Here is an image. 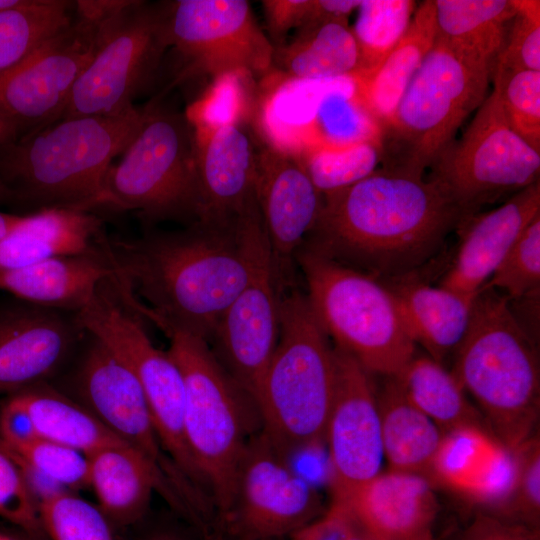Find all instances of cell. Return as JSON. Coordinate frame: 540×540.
<instances>
[{"instance_id": "4fadbf2b", "label": "cell", "mask_w": 540, "mask_h": 540, "mask_svg": "<svg viewBox=\"0 0 540 540\" xmlns=\"http://www.w3.org/2000/svg\"><path fill=\"white\" fill-rule=\"evenodd\" d=\"M431 167V178L466 219L486 204L538 183L540 151L512 129L493 89L461 138L453 141Z\"/></svg>"}, {"instance_id": "5b68a950", "label": "cell", "mask_w": 540, "mask_h": 540, "mask_svg": "<svg viewBox=\"0 0 540 540\" xmlns=\"http://www.w3.org/2000/svg\"><path fill=\"white\" fill-rule=\"evenodd\" d=\"M334 379V347L306 295L282 293L278 342L255 396L261 431L276 449L289 457L324 443Z\"/></svg>"}, {"instance_id": "ba28073f", "label": "cell", "mask_w": 540, "mask_h": 540, "mask_svg": "<svg viewBox=\"0 0 540 540\" xmlns=\"http://www.w3.org/2000/svg\"><path fill=\"white\" fill-rule=\"evenodd\" d=\"M297 263L321 328L368 373L396 376L416 353L396 298L379 279L303 246Z\"/></svg>"}, {"instance_id": "f546056e", "label": "cell", "mask_w": 540, "mask_h": 540, "mask_svg": "<svg viewBox=\"0 0 540 540\" xmlns=\"http://www.w3.org/2000/svg\"><path fill=\"white\" fill-rule=\"evenodd\" d=\"M376 393L384 458L392 471L418 474L432 483L444 432L403 395L393 377Z\"/></svg>"}, {"instance_id": "836d02e7", "label": "cell", "mask_w": 540, "mask_h": 540, "mask_svg": "<svg viewBox=\"0 0 540 540\" xmlns=\"http://www.w3.org/2000/svg\"><path fill=\"white\" fill-rule=\"evenodd\" d=\"M75 2L32 0L0 12V74L8 71L73 20Z\"/></svg>"}, {"instance_id": "1f68e13d", "label": "cell", "mask_w": 540, "mask_h": 540, "mask_svg": "<svg viewBox=\"0 0 540 540\" xmlns=\"http://www.w3.org/2000/svg\"><path fill=\"white\" fill-rule=\"evenodd\" d=\"M12 395L28 412L41 438L68 446L86 456L108 448H133L86 407L46 382Z\"/></svg>"}, {"instance_id": "7dc6e473", "label": "cell", "mask_w": 540, "mask_h": 540, "mask_svg": "<svg viewBox=\"0 0 540 540\" xmlns=\"http://www.w3.org/2000/svg\"><path fill=\"white\" fill-rule=\"evenodd\" d=\"M289 540H371L346 507L331 502L317 519Z\"/></svg>"}, {"instance_id": "9a60e30c", "label": "cell", "mask_w": 540, "mask_h": 540, "mask_svg": "<svg viewBox=\"0 0 540 540\" xmlns=\"http://www.w3.org/2000/svg\"><path fill=\"white\" fill-rule=\"evenodd\" d=\"M324 513L317 488L262 431L240 461L221 531L237 540L290 538Z\"/></svg>"}, {"instance_id": "7c38bea8", "label": "cell", "mask_w": 540, "mask_h": 540, "mask_svg": "<svg viewBox=\"0 0 540 540\" xmlns=\"http://www.w3.org/2000/svg\"><path fill=\"white\" fill-rule=\"evenodd\" d=\"M120 1H76L72 22L0 74V121L16 139L62 118L74 85L91 60L102 21Z\"/></svg>"}, {"instance_id": "91938a15", "label": "cell", "mask_w": 540, "mask_h": 540, "mask_svg": "<svg viewBox=\"0 0 540 540\" xmlns=\"http://www.w3.org/2000/svg\"><path fill=\"white\" fill-rule=\"evenodd\" d=\"M371 540H379V539H375V538H372V537H371Z\"/></svg>"}, {"instance_id": "7bdbcfd3", "label": "cell", "mask_w": 540, "mask_h": 540, "mask_svg": "<svg viewBox=\"0 0 540 540\" xmlns=\"http://www.w3.org/2000/svg\"><path fill=\"white\" fill-rule=\"evenodd\" d=\"M517 476L513 492L501 514L506 520L539 529L540 519V441L531 436L513 450ZM501 517V518H503Z\"/></svg>"}, {"instance_id": "680465c9", "label": "cell", "mask_w": 540, "mask_h": 540, "mask_svg": "<svg viewBox=\"0 0 540 540\" xmlns=\"http://www.w3.org/2000/svg\"><path fill=\"white\" fill-rule=\"evenodd\" d=\"M420 540H435V539L433 538L432 533H431V534H429V535L423 537V538L420 539Z\"/></svg>"}, {"instance_id": "e575fe53", "label": "cell", "mask_w": 540, "mask_h": 540, "mask_svg": "<svg viewBox=\"0 0 540 540\" xmlns=\"http://www.w3.org/2000/svg\"><path fill=\"white\" fill-rule=\"evenodd\" d=\"M0 446L24 473L37 500L55 490L89 487V463L83 453L41 437L21 445Z\"/></svg>"}, {"instance_id": "83f0119b", "label": "cell", "mask_w": 540, "mask_h": 540, "mask_svg": "<svg viewBox=\"0 0 540 540\" xmlns=\"http://www.w3.org/2000/svg\"><path fill=\"white\" fill-rule=\"evenodd\" d=\"M436 41L434 0L417 5L401 40L371 73L352 78L355 93L380 129L396 108Z\"/></svg>"}, {"instance_id": "11a10c76", "label": "cell", "mask_w": 540, "mask_h": 540, "mask_svg": "<svg viewBox=\"0 0 540 540\" xmlns=\"http://www.w3.org/2000/svg\"><path fill=\"white\" fill-rule=\"evenodd\" d=\"M16 140L13 131L3 122L0 121V144Z\"/></svg>"}, {"instance_id": "816d5d0a", "label": "cell", "mask_w": 540, "mask_h": 540, "mask_svg": "<svg viewBox=\"0 0 540 540\" xmlns=\"http://www.w3.org/2000/svg\"><path fill=\"white\" fill-rule=\"evenodd\" d=\"M140 540H204L200 536H192L188 531L175 526L156 527L147 532Z\"/></svg>"}, {"instance_id": "ffe728a7", "label": "cell", "mask_w": 540, "mask_h": 540, "mask_svg": "<svg viewBox=\"0 0 540 540\" xmlns=\"http://www.w3.org/2000/svg\"><path fill=\"white\" fill-rule=\"evenodd\" d=\"M86 335L77 313L17 298L0 302V394L46 382Z\"/></svg>"}, {"instance_id": "6da1fadb", "label": "cell", "mask_w": 540, "mask_h": 540, "mask_svg": "<svg viewBox=\"0 0 540 540\" xmlns=\"http://www.w3.org/2000/svg\"><path fill=\"white\" fill-rule=\"evenodd\" d=\"M243 217L132 239L108 237L114 277L138 303L140 317L163 333L180 330L209 343L249 278Z\"/></svg>"}, {"instance_id": "d6986e66", "label": "cell", "mask_w": 540, "mask_h": 540, "mask_svg": "<svg viewBox=\"0 0 540 540\" xmlns=\"http://www.w3.org/2000/svg\"><path fill=\"white\" fill-rule=\"evenodd\" d=\"M256 198L280 295L294 288L297 255L321 213L323 195L295 155L256 148Z\"/></svg>"}, {"instance_id": "60d3db41", "label": "cell", "mask_w": 540, "mask_h": 540, "mask_svg": "<svg viewBox=\"0 0 540 540\" xmlns=\"http://www.w3.org/2000/svg\"><path fill=\"white\" fill-rule=\"evenodd\" d=\"M492 78L510 126L540 151V71L494 67Z\"/></svg>"}, {"instance_id": "f1b7e54d", "label": "cell", "mask_w": 540, "mask_h": 540, "mask_svg": "<svg viewBox=\"0 0 540 540\" xmlns=\"http://www.w3.org/2000/svg\"><path fill=\"white\" fill-rule=\"evenodd\" d=\"M292 81L353 78L361 69L359 48L347 20L324 19L299 29L275 47L274 66Z\"/></svg>"}, {"instance_id": "cb8c5ba5", "label": "cell", "mask_w": 540, "mask_h": 540, "mask_svg": "<svg viewBox=\"0 0 540 540\" xmlns=\"http://www.w3.org/2000/svg\"><path fill=\"white\" fill-rule=\"evenodd\" d=\"M89 487L98 508L117 527H129L146 514L158 492L185 520V508L159 471L133 448H108L89 456Z\"/></svg>"}, {"instance_id": "ac0fdd59", "label": "cell", "mask_w": 540, "mask_h": 540, "mask_svg": "<svg viewBox=\"0 0 540 540\" xmlns=\"http://www.w3.org/2000/svg\"><path fill=\"white\" fill-rule=\"evenodd\" d=\"M334 358V391L324 442L328 446L332 502H342L381 473L384 452L370 373L336 347Z\"/></svg>"}, {"instance_id": "d4e9b609", "label": "cell", "mask_w": 540, "mask_h": 540, "mask_svg": "<svg viewBox=\"0 0 540 540\" xmlns=\"http://www.w3.org/2000/svg\"><path fill=\"white\" fill-rule=\"evenodd\" d=\"M114 273L107 239L99 252L53 257L0 272V290L34 305L78 313Z\"/></svg>"}, {"instance_id": "603a6c76", "label": "cell", "mask_w": 540, "mask_h": 540, "mask_svg": "<svg viewBox=\"0 0 540 540\" xmlns=\"http://www.w3.org/2000/svg\"><path fill=\"white\" fill-rule=\"evenodd\" d=\"M333 503L346 507L365 532L379 540L422 539L431 534L438 509L430 480L392 470Z\"/></svg>"}, {"instance_id": "8d00e7d4", "label": "cell", "mask_w": 540, "mask_h": 540, "mask_svg": "<svg viewBox=\"0 0 540 540\" xmlns=\"http://www.w3.org/2000/svg\"><path fill=\"white\" fill-rule=\"evenodd\" d=\"M416 7L412 0H361L351 28L361 61L355 77L368 75L380 65L408 30Z\"/></svg>"}, {"instance_id": "db71d44e", "label": "cell", "mask_w": 540, "mask_h": 540, "mask_svg": "<svg viewBox=\"0 0 540 540\" xmlns=\"http://www.w3.org/2000/svg\"><path fill=\"white\" fill-rule=\"evenodd\" d=\"M31 1L32 0H0V12L25 7L29 5Z\"/></svg>"}, {"instance_id": "b9f144b4", "label": "cell", "mask_w": 540, "mask_h": 540, "mask_svg": "<svg viewBox=\"0 0 540 540\" xmlns=\"http://www.w3.org/2000/svg\"><path fill=\"white\" fill-rule=\"evenodd\" d=\"M484 287L509 301L538 294L540 287V215L522 232Z\"/></svg>"}, {"instance_id": "8fae6325", "label": "cell", "mask_w": 540, "mask_h": 540, "mask_svg": "<svg viewBox=\"0 0 540 540\" xmlns=\"http://www.w3.org/2000/svg\"><path fill=\"white\" fill-rule=\"evenodd\" d=\"M170 48L162 3L122 1L101 23L93 56L61 119L116 115L156 79Z\"/></svg>"}, {"instance_id": "ab89813d", "label": "cell", "mask_w": 540, "mask_h": 540, "mask_svg": "<svg viewBox=\"0 0 540 540\" xmlns=\"http://www.w3.org/2000/svg\"><path fill=\"white\" fill-rule=\"evenodd\" d=\"M498 442L480 426L444 433L434 460L433 481L464 493Z\"/></svg>"}, {"instance_id": "277c9868", "label": "cell", "mask_w": 540, "mask_h": 540, "mask_svg": "<svg viewBox=\"0 0 540 540\" xmlns=\"http://www.w3.org/2000/svg\"><path fill=\"white\" fill-rule=\"evenodd\" d=\"M452 374L502 445L514 450L533 436L540 409L538 357L510 301L492 288L483 287L474 300Z\"/></svg>"}, {"instance_id": "d590c367", "label": "cell", "mask_w": 540, "mask_h": 540, "mask_svg": "<svg viewBox=\"0 0 540 540\" xmlns=\"http://www.w3.org/2000/svg\"><path fill=\"white\" fill-rule=\"evenodd\" d=\"M380 139L381 129L359 100L354 87L351 95L333 90L319 97L301 150L312 144L347 146Z\"/></svg>"}, {"instance_id": "52a82bcc", "label": "cell", "mask_w": 540, "mask_h": 540, "mask_svg": "<svg viewBox=\"0 0 540 540\" xmlns=\"http://www.w3.org/2000/svg\"><path fill=\"white\" fill-rule=\"evenodd\" d=\"M100 208L134 211L147 226L200 220L194 128L185 112L156 102L142 108L136 134L107 173Z\"/></svg>"}, {"instance_id": "d6a6232c", "label": "cell", "mask_w": 540, "mask_h": 540, "mask_svg": "<svg viewBox=\"0 0 540 540\" xmlns=\"http://www.w3.org/2000/svg\"><path fill=\"white\" fill-rule=\"evenodd\" d=\"M406 399L444 433L462 426H481L478 412L445 367L416 353L393 377Z\"/></svg>"}, {"instance_id": "4316f807", "label": "cell", "mask_w": 540, "mask_h": 540, "mask_svg": "<svg viewBox=\"0 0 540 540\" xmlns=\"http://www.w3.org/2000/svg\"><path fill=\"white\" fill-rule=\"evenodd\" d=\"M394 280L393 292L414 344L443 365L454 356L468 329L475 298L410 278Z\"/></svg>"}, {"instance_id": "3957f363", "label": "cell", "mask_w": 540, "mask_h": 540, "mask_svg": "<svg viewBox=\"0 0 540 540\" xmlns=\"http://www.w3.org/2000/svg\"><path fill=\"white\" fill-rule=\"evenodd\" d=\"M141 119L142 108L135 107L116 115L64 118L0 144V183L7 203L27 214L100 209L107 173Z\"/></svg>"}, {"instance_id": "7a4b0ae2", "label": "cell", "mask_w": 540, "mask_h": 540, "mask_svg": "<svg viewBox=\"0 0 540 540\" xmlns=\"http://www.w3.org/2000/svg\"><path fill=\"white\" fill-rule=\"evenodd\" d=\"M322 195L303 246L379 280L413 274L465 219L437 181L402 170L383 167Z\"/></svg>"}, {"instance_id": "e0dca14e", "label": "cell", "mask_w": 540, "mask_h": 540, "mask_svg": "<svg viewBox=\"0 0 540 540\" xmlns=\"http://www.w3.org/2000/svg\"><path fill=\"white\" fill-rule=\"evenodd\" d=\"M87 341L72 374L78 402L142 454L188 511H197L203 498L165 452L140 383L97 338L87 333Z\"/></svg>"}, {"instance_id": "74e56055", "label": "cell", "mask_w": 540, "mask_h": 540, "mask_svg": "<svg viewBox=\"0 0 540 540\" xmlns=\"http://www.w3.org/2000/svg\"><path fill=\"white\" fill-rule=\"evenodd\" d=\"M301 166L321 194L345 188L377 170L382 161L380 141L347 146L312 144L297 155Z\"/></svg>"}, {"instance_id": "f6af8a7d", "label": "cell", "mask_w": 540, "mask_h": 540, "mask_svg": "<svg viewBox=\"0 0 540 540\" xmlns=\"http://www.w3.org/2000/svg\"><path fill=\"white\" fill-rule=\"evenodd\" d=\"M516 14L494 67L540 71V2L515 1Z\"/></svg>"}, {"instance_id": "6f0895ef", "label": "cell", "mask_w": 540, "mask_h": 540, "mask_svg": "<svg viewBox=\"0 0 540 540\" xmlns=\"http://www.w3.org/2000/svg\"><path fill=\"white\" fill-rule=\"evenodd\" d=\"M0 540H14V539L4 534H0Z\"/></svg>"}, {"instance_id": "8992f818", "label": "cell", "mask_w": 540, "mask_h": 540, "mask_svg": "<svg viewBox=\"0 0 540 540\" xmlns=\"http://www.w3.org/2000/svg\"><path fill=\"white\" fill-rule=\"evenodd\" d=\"M164 334L184 380L186 443L221 530L240 461L261 431L259 413L205 340L180 330Z\"/></svg>"}, {"instance_id": "9f6ffc18", "label": "cell", "mask_w": 540, "mask_h": 540, "mask_svg": "<svg viewBox=\"0 0 540 540\" xmlns=\"http://www.w3.org/2000/svg\"><path fill=\"white\" fill-rule=\"evenodd\" d=\"M0 202H4V203L8 202V194L1 183H0Z\"/></svg>"}, {"instance_id": "f5cc1de1", "label": "cell", "mask_w": 540, "mask_h": 540, "mask_svg": "<svg viewBox=\"0 0 540 540\" xmlns=\"http://www.w3.org/2000/svg\"><path fill=\"white\" fill-rule=\"evenodd\" d=\"M25 215L0 212V239L14 230L24 219Z\"/></svg>"}, {"instance_id": "681fc988", "label": "cell", "mask_w": 540, "mask_h": 540, "mask_svg": "<svg viewBox=\"0 0 540 540\" xmlns=\"http://www.w3.org/2000/svg\"><path fill=\"white\" fill-rule=\"evenodd\" d=\"M462 540H539V529L480 513L464 532Z\"/></svg>"}, {"instance_id": "2e32d148", "label": "cell", "mask_w": 540, "mask_h": 540, "mask_svg": "<svg viewBox=\"0 0 540 540\" xmlns=\"http://www.w3.org/2000/svg\"><path fill=\"white\" fill-rule=\"evenodd\" d=\"M250 256L249 278L218 323L208 344L234 381L253 399L275 351L280 292L259 209L243 218Z\"/></svg>"}, {"instance_id": "c3c4849f", "label": "cell", "mask_w": 540, "mask_h": 540, "mask_svg": "<svg viewBox=\"0 0 540 540\" xmlns=\"http://www.w3.org/2000/svg\"><path fill=\"white\" fill-rule=\"evenodd\" d=\"M262 6L268 30L277 43L290 29L316 20V0H264Z\"/></svg>"}, {"instance_id": "f35d334b", "label": "cell", "mask_w": 540, "mask_h": 540, "mask_svg": "<svg viewBox=\"0 0 540 540\" xmlns=\"http://www.w3.org/2000/svg\"><path fill=\"white\" fill-rule=\"evenodd\" d=\"M44 534L51 540H115L112 525L95 506L67 490L38 499Z\"/></svg>"}, {"instance_id": "4dcf8cb0", "label": "cell", "mask_w": 540, "mask_h": 540, "mask_svg": "<svg viewBox=\"0 0 540 540\" xmlns=\"http://www.w3.org/2000/svg\"><path fill=\"white\" fill-rule=\"evenodd\" d=\"M436 40L481 63L494 64L516 14L514 0H434Z\"/></svg>"}, {"instance_id": "30bf717a", "label": "cell", "mask_w": 540, "mask_h": 540, "mask_svg": "<svg viewBox=\"0 0 540 540\" xmlns=\"http://www.w3.org/2000/svg\"><path fill=\"white\" fill-rule=\"evenodd\" d=\"M77 318L136 377L165 452L186 480L206 495L185 438L183 376L168 351L153 344L143 319L121 297L111 278L101 283Z\"/></svg>"}, {"instance_id": "ee69618b", "label": "cell", "mask_w": 540, "mask_h": 540, "mask_svg": "<svg viewBox=\"0 0 540 540\" xmlns=\"http://www.w3.org/2000/svg\"><path fill=\"white\" fill-rule=\"evenodd\" d=\"M0 516L36 538L44 535L37 497L20 467L1 446Z\"/></svg>"}, {"instance_id": "f907efd6", "label": "cell", "mask_w": 540, "mask_h": 540, "mask_svg": "<svg viewBox=\"0 0 540 540\" xmlns=\"http://www.w3.org/2000/svg\"><path fill=\"white\" fill-rule=\"evenodd\" d=\"M38 437L30 415L11 394L0 412V439L9 445H21Z\"/></svg>"}, {"instance_id": "484cf974", "label": "cell", "mask_w": 540, "mask_h": 540, "mask_svg": "<svg viewBox=\"0 0 540 540\" xmlns=\"http://www.w3.org/2000/svg\"><path fill=\"white\" fill-rule=\"evenodd\" d=\"M103 223L92 212L50 208L25 214L0 239V272L66 255L99 252L106 246Z\"/></svg>"}, {"instance_id": "bcb514c9", "label": "cell", "mask_w": 540, "mask_h": 540, "mask_svg": "<svg viewBox=\"0 0 540 540\" xmlns=\"http://www.w3.org/2000/svg\"><path fill=\"white\" fill-rule=\"evenodd\" d=\"M516 476L514 451L498 442L464 494L474 502L501 513L513 492Z\"/></svg>"}, {"instance_id": "44dd1931", "label": "cell", "mask_w": 540, "mask_h": 540, "mask_svg": "<svg viewBox=\"0 0 540 540\" xmlns=\"http://www.w3.org/2000/svg\"><path fill=\"white\" fill-rule=\"evenodd\" d=\"M193 128L199 221L234 222L258 207L254 142L239 123Z\"/></svg>"}, {"instance_id": "9c48e42d", "label": "cell", "mask_w": 540, "mask_h": 540, "mask_svg": "<svg viewBox=\"0 0 540 540\" xmlns=\"http://www.w3.org/2000/svg\"><path fill=\"white\" fill-rule=\"evenodd\" d=\"M493 68L436 40L381 128L384 168L424 175L487 97Z\"/></svg>"}, {"instance_id": "5bb4252c", "label": "cell", "mask_w": 540, "mask_h": 540, "mask_svg": "<svg viewBox=\"0 0 540 540\" xmlns=\"http://www.w3.org/2000/svg\"><path fill=\"white\" fill-rule=\"evenodd\" d=\"M170 47L183 60L176 82L194 76L267 75L275 46L245 0L163 2Z\"/></svg>"}, {"instance_id": "7402d4cb", "label": "cell", "mask_w": 540, "mask_h": 540, "mask_svg": "<svg viewBox=\"0 0 540 540\" xmlns=\"http://www.w3.org/2000/svg\"><path fill=\"white\" fill-rule=\"evenodd\" d=\"M539 215L538 182L492 210L467 217L459 226V247L440 286L475 298L522 232Z\"/></svg>"}]
</instances>
